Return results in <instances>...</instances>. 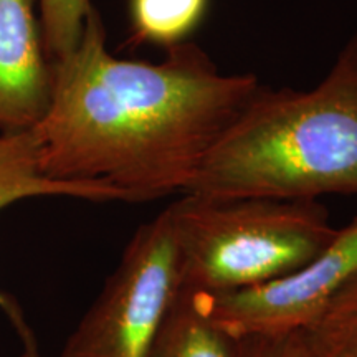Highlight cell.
Segmentation results:
<instances>
[{
    "instance_id": "obj_10",
    "label": "cell",
    "mask_w": 357,
    "mask_h": 357,
    "mask_svg": "<svg viewBox=\"0 0 357 357\" xmlns=\"http://www.w3.org/2000/svg\"><path fill=\"white\" fill-rule=\"evenodd\" d=\"M211 0H129L131 42L166 50L189 42L208 12Z\"/></svg>"
},
{
    "instance_id": "obj_6",
    "label": "cell",
    "mask_w": 357,
    "mask_h": 357,
    "mask_svg": "<svg viewBox=\"0 0 357 357\" xmlns=\"http://www.w3.org/2000/svg\"><path fill=\"white\" fill-rule=\"evenodd\" d=\"M38 0H0V134L32 129L52 95Z\"/></svg>"
},
{
    "instance_id": "obj_1",
    "label": "cell",
    "mask_w": 357,
    "mask_h": 357,
    "mask_svg": "<svg viewBox=\"0 0 357 357\" xmlns=\"http://www.w3.org/2000/svg\"><path fill=\"white\" fill-rule=\"evenodd\" d=\"M261 83L227 75L197 43L162 61L118 58L95 7L77 47L52 61V95L32 128L45 176L102 184L126 202L184 194Z\"/></svg>"
},
{
    "instance_id": "obj_9",
    "label": "cell",
    "mask_w": 357,
    "mask_h": 357,
    "mask_svg": "<svg viewBox=\"0 0 357 357\" xmlns=\"http://www.w3.org/2000/svg\"><path fill=\"white\" fill-rule=\"evenodd\" d=\"M303 357H357V275L298 329Z\"/></svg>"
},
{
    "instance_id": "obj_5",
    "label": "cell",
    "mask_w": 357,
    "mask_h": 357,
    "mask_svg": "<svg viewBox=\"0 0 357 357\" xmlns=\"http://www.w3.org/2000/svg\"><path fill=\"white\" fill-rule=\"evenodd\" d=\"M357 275V218L312 260L273 283L205 293L213 318L238 339L294 333Z\"/></svg>"
},
{
    "instance_id": "obj_8",
    "label": "cell",
    "mask_w": 357,
    "mask_h": 357,
    "mask_svg": "<svg viewBox=\"0 0 357 357\" xmlns=\"http://www.w3.org/2000/svg\"><path fill=\"white\" fill-rule=\"evenodd\" d=\"M146 357H248L247 341L213 318L204 291L181 288Z\"/></svg>"
},
{
    "instance_id": "obj_2",
    "label": "cell",
    "mask_w": 357,
    "mask_h": 357,
    "mask_svg": "<svg viewBox=\"0 0 357 357\" xmlns=\"http://www.w3.org/2000/svg\"><path fill=\"white\" fill-rule=\"evenodd\" d=\"M184 194L306 200L357 195V32L318 86H260Z\"/></svg>"
},
{
    "instance_id": "obj_7",
    "label": "cell",
    "mask_w": 357,
    "mask_h": 357,
    "mask_svg": "<svg viewBox=\"0 0 357 357\" xmlns=\"http://www.w3.org/2000/svg\"><path fill=\"white\" fill-rule=\"evenodd\" d=\"M33 197H71L111 202L126 197L119 190L102 184L56 181L45 176L40 167L38 146L32 129L0 134V212L8 205ZM0 311L7 316L22 341V357H42L37 339L26 323L17 300L0 291Z\"/></svg>"
},
{
    "instance_id": "obj_12",
    "label": "cell",
    "mask_w": 357,
    "mask_h": 357,
    "mask_svg": "<svg viewBox=\"0 0 357 357\" xmlns=\"http://www.w3.org/2000/svg\"><path fill=\"white\" fill-rule=\"evenodd\" d=\"M245 341L248 357H303L298 331L278 336L248 337Z\"/></svg>"
},
{
    "instance_id": "obj_4",
    "label": "cell",
    "mask_w": 357,
    "mask_h": 357,
    "mask_svg": "<svg viewBox=\"0 0 357 357\" xmlns=\"http://www.w3.org/2000/svg\"><path fill=\"white\" fill-rule=\"evenodd\" d=\"M181 288V258L164 208L134 231L60 357H146Z\"/></svg>"
},
{
    "instance_id": "obj_11",
    "label": "cell",
    "mask_w": 357,
    "mask_h": 357,
    "mask_svg": "<svg viewBox=\"0 0 357 357\" xmlns=\"http://www.w3.org/2000/svg\"><path fill=\"white\" fill-rule=\"evenodd\" d=\"M91 8V0H38L43 45L50 61L77 47Z\"/></svg>"
},
{
    "instance_id": "obj_3",
    "label": "cell",
    "mask_w": 357,
    "mask_h": 357,
    "mask_svg": "<svg viewBox=\"0 0 357 357\" xmlns=\"http://www.w3.org/2000/svg\"><path fill=\"white\" fill-rule=\"evenodd\" d=\"M182 287L227 293L301 270L337 229L319 200L182 194L167 207Z\"/></svg>"
}]
</instances>
